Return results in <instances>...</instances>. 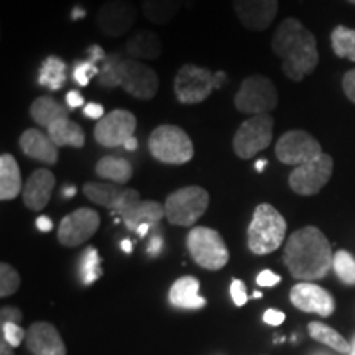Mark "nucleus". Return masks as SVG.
Listing matches in <instances>:
<instances>
[{"label":"nucleus","mask_w":355,"mask_h":355,"mask_svg":"<svg viewBox=\"0 0 355 355\" xmlns=\"http://www.w3.org/2000/svg\"><path fill=\"white\" fill-rule=\"evenodd\" d=\"M101 217L94 209L79 207L60 222L58 241L64 247H78L87 242L99 230Z\"/></svg>","instance_id":"15"},{"label":"nucleus","mask_w":355,"mask_h":355,"mask_svg":"<svg viewBox=\"0 0 355 355\" xmlns=\"http://www.w3.org/2000/svg\"><path fill=\"white\" fill-rule=\"evenodd\" d=\"M290 300L295 308L304 313H314L319 316H331L336 309L334 298L329 291L311 282H301L291 288Z\"/></svg>","instance_id":"18"},{"label":"nucleus","mask_w":355,"mask_h":355,"mask_svg":"<svg viewBox=\"0 0 355 355\" xmlns=\"http://www.w3.org/2000/svg\"><path fill=\"white\" fill-rule=\"evenodd\" d=\"M209 193L201 186H186L173 191L165 201V217L171 225L191 227L206 214Z\"/></svg>","instance_id":"6"},{"label":"nucleus","mask_w":355,"mask_h":355,"mask_svg":"<svg viewBox=\"0 0 355 355\" xmlns=\"http://www.w3.org/2000/svg\"><path fill=\"white\" fill-rule=\"evenodd\" d=\"M97 78L102 87H122L132 97L140 101L153 99L159 87V79L155 69L130 56L125 58L121 53L109 55L102 61Z\"/></svg>","instance_id":"3"},{"label":"nucleus","mask_w":355,"mask_h":355,"mask_svg":"<svg viewBox=\"0 0 355 355\" xmlns=\"http://www.w3.org/2000/svg\"><path fill=\"white\" fill-rule=\"evenodd\" d=\"M21 171L15 157L3 153L0 157V199L12 201L21 193Z\"/></svg>","instance_id":"25"},{"label":"nucleus","mask_w":355,"mask_h":355,"mask_svg":"<svg viewBox=\"0 0 355 355\" xmlns=\"http://www.w3.org/2000/svg\"><path fill=\"white\" fill-rule=\"evenodd\" d=\"M275 121L270 114L252 115L235 132L232 146L239 158L250 159L268 148L273 140Z\"/></svg>","instance_id":"9"},{"label":"nucleus","mask_w":355,"mask_h":355,"mask_svg":"<svg viewBox=\"0 0 355 355\" xmlns=\"http://www.w3.org/2000/svg\"><path fill=\"white\" fill-rule=\"evenodd\" d=\"M137 20V8L128 0H109L96 15V25L105 37L119 38L130 32Z\"/></svg>","instance_id":"16"},{"label":"nucleus","mask_w":355,"mask_h":355,"mask_svg":"<svg viewBox=\"0 0 355 355\" xmlns=\"http://www.w3.org/2000/svg\"><path fill=\"white\" fill-rule=\"evenodd\" d=\"M19 145L28 158L37 159L44 165H55L58 162V146L53 144V140L48 137V133H43L38 128H28L21 133Z\"/></svg>","instance_id":"21"},{"label":"nucleus","mask_w":355,"mask_h":355,"mask_svg":"<svg viewBox=\"0 0 355 355\" xmlns=\"http://www.w3.org/2000/svg\"><path fill=\"white\" fill-rule=\"evenodd\" d=\"M152 157L165 165H184L194 157L193 140L178 125H159L148 139Z\"/></svg>","instance_id":"5"},{"label":"nucleus","mask_w":355,"mask_h":355,"mask_svg":"<svg viewBox=\"0 0 355 355\" xmlns=\"http://www.w3.org/2000/svg\"><path fill=\"white\" fill-rule=\"evenodd\" d=\"M234 104L242 114H270L278 105V91L268 78L252 74L242 81L234 97Z\"/></svg>","instance_id":"7"},{"label":"nucleus","mask_w":355,"mask_h":355,"mask_svg":"<svg viewBox=\"0 0 355 355\" xmlns=\"http://www.w3.org/2000/svg\"><path fill=\"white\" fill-rule=\"evenodd\" d=\"M84 194L89 201L97 206L112 211V214L121 216L132 204L140 201V193L137 189L125 188L115 183H102V181H89L84 184Z\"/></svg>","instance_id":"14"},{"label":"nucleus","mask_w":355,"mask_h":355,"mask_svg":"<svg viewBox=\"0 0 355 355\" xmlns=\"http://www.w3.org/2000/svg\"><path fill=\"white\" fill-rule=\"evenodd\" d=\"M162 248H163V239L159 237V235H153L152 241L148 242V248H146V252H148V255L157 257L159 255V252H162Z\"/></svg>","instance_id":"45"},{"label":"nucleus","mask_w":355,"mask_h":355,"mask_svg":"<svg viewBox=\"0 0 355 355\" xmlns=\"http://www.w3.org/2000/svg\"><path fill=\"white\" fill-rule=\"evenodd\" d=\"M227 81V74L224 73V71H219V73H214V86L216 89L222 87V84Z\"/></svg>","instance_id":"47"},{"label":"nucleus","mask_w":355,"mask_h":355,"mask_svg":"<svg viewBox=\"0 0 355 355\" xmlns=\"http://www.w3.org/2000/svg\"><path fill=\"white\" fill-rule=\"evenodd\" d=\"M56 178L46 168H38L30 175L21 191L25 206L30 211H42L50 202L51 193L55 189Z\"/></svg>","instance_id":"19"},{"label":"nucleus","mask_w":355,"mask_h":355,"mask_svg":"<svg viewBox=\"0 0 355 355\" xmlns=\"http://www.w3.org/2000/svg\"><path fill=\"white\" fill-rule=\"evenodd\" d=\"M214 73L196 64L181 66L175 78V94L181 104H199L214 91Z\"/></svg>","instance_id":"11"},{"label":"nucleus","mask_w":355,"mask_h":355,"mask_svg":"<svg viewBox=\"0 0 355 355\" xmlns=\"http://www.w3.org/2000/svg\"><path fill=\"white\" fill-rule=\"evenodd\" d=\"M286 235V220L272 204L255 207L247 229V245L252 254L268 255L282 247Z\"/></svg>","instance_id":"4"},{"label":"nucleus","mask_w":355,"mask_h":355,"mask_svg":"<svg viewBox=\"0 0 355 355\" xmlns=\"http://www.w3.org/2000/svg\"><path fill=\"white\" fill-rule=\"evenodd\" d=\"M123 148L127 150V152H135L137 148H139V140L135 139V137H132V139H128L125 141V145H123Z\"/></svg>","instance_id":"49"},{"label":"nucleus","mask_w":355,"mask_h":355,"mask_svg":"<svg viewBox=\"0 0 355 355\" xmlns=\"http://www.w3.org/2000/svg\"><path fill=\"white\" fill-rule=\"evenodd\" d=\"M37 229L40 232H50L53 229V222L48 216H40L37 219Z\"/></svg>","instance_id":"46"},{"label":"nucleus","mask_w":355,"mask_h":355,"mask_svg":"<svg viewBox=\"0 0 355 355\" xmlns=\"http://www.w3.org/2000/svg\"><path fill=\"white\" fill-rule=\"evenodd\" d=\"M63 196L66 198V199H69V198H74L76 196V186H64L63 188Z\"/></svg>","instance_id":"50"},{"label":"nucleus","mask_w":355,"mask_h":355,"mask_svg":"<svg viewBox=\"0 0 355 355\" xmlns=\"http://www.w3.org/2000/svg\"><path fill=\"white\" fill-rule=\"evenodd\" d=\"M332 270L344 285L355 286V259L352 254L345 250L336 252L334 260H332Z\"/></svg>","instance_id":"35"},{"label":"nucleus","mask_w":355,"mask_h":355,"mask_svg":"<svg viewBox=\"0 0 355 355\" xmlns=\"http://www.w3.org/2000/svg\"><path fill=\"white\" fill-rule=\"evenodd\" d=\"M350 345H352V349H350V354H352V355H355V337H354V343H352V344H350Z\"/></svg>","instance_id":"55"},{"label":"nucleus","mask_w":355,"mask_h":355,"mask_svg":"<svg viewBox=\"0 0 355 355\" xmlns=\"http://www.w3.org/2000/svg\"><path fill=\"white\" fill-rule=\"evenodd\" d=\"M20 288V275L12 265H0V296L7 298Z\"/></svg>","instance_id":"36"},{"label":"nucleus","mask_w":355,"mask_h":355,"mask_svg":"<svg viewBox=\"0 0 355 355\" xmlns=\"http://www.w3.org/2000/svg\"><path fill=\"white\" fill-rule=\"evenodd\" d=\"M25 340L33 355H66V345L60 332L48 322L32 324Z\"/></svg>","instance_id":"20"},{"label":"nucleus","mask_w":355,"mask_h":355,"mask_svg":"<svg viewBox=\"0 0 355 355\" xmlns=\"http://www.w3.org/2000/svg\"><path fill=\"white\" fill-rule=\"evenodd\" d=\"M279 275H277V273H273L272 270H263V272H261L259 277H257V285L259 286H275V285H278L279 283Z\"/></svg>","instance_id":"40"},{"label":"nucleus","mask_w":355,"mask_h":355,"mask_svg":"<svg viewBox=\"0 0 355 355\" xmlns=\"http://www.w3.org/2000/svg\"><path fill=\"white\" fill-rule=\"evenodd\" d=\"M331 243L318 227L308 225L293 232L285 245L283 261L291 277L300 282H316L332 268Z\"/></svg>","instance_id":"1"},{"label":"nucleus","mask_w":355,"mask_h":355,"mask_svg":"<svg viewBox=\"0 0 355 355\" xmlns=\"http://www.w3.org/2000/svg\"><path fill=\"white\" fill-rule=\"evenodd\" d=\"M332 171H334V159L327 153H322L313 162L296 166L290 173L288 184L293 193L300 196H314L329 183Z\"/></svg>","instance_id":"10"},{"label":"nucleus","mask_w":355,"mask_h":355,"mask_svg":"<svg viewBox=\"0 0 355 355\" xmlns=\"http://www.w3.org/2000/svg\"><path fill=\"white\" fill-rule=\"evenodd\" d=\"M30 117L33 119L35 123H38L40 127L48 128L51 123H55L60 119L69 117L68 110H66L60 102L53 99V97L42 96L37 101H33V104L30 105Z\"/></svg>","instance_id":"28"},{"label":"nucleus","mask_w":355,"mask_h":355,"mask_svg":"<svg viewBox=\"0 0 355 355\" xmlns=\"http://www.w3.org/2000/svg\"><path fill=\"white\" fill-rule=\"evenodd\" d=\"M237 19L247 30L263 32L278 13V0H232Z\"/></svg>","instance_id":"17"},{"label":"nucleus","mask_w":355,"mask_h":355,"mask_svg":"<svg viewBox=\"0 0 355 355\" xmlns=\"http://www.w3.org/2000/svg\"><path fill=\"white\" fill-rule=\"evenodd\" d=\"M96 175L102 180H109V183L125 186L133 176V166L125 158L104 157L97 162Z\"/></svg>","instance_id":"27"},{"label":"nucleus","mask_w":355,"mask_h":355,"mask_svg":"<svg viewBox=\"0 0 355 355\" xmlns=\"http://www.w3.org/2000/svg\"><path fill=\"white\" fill-rule=\"evenodd\" d=\"M162 40L152 30H139L125 43V53L133 60H157L162 55Z\"/></svg>","instance_id":"24"},{"label":"nucleus","mask_w":355,"mask_h":355,"mask_svg":"<svg viewBox=\"0 0 355 355\" xmlns=\"http://www.w3.org/2000/svg\"><path fill=\"white\" fill-rule=\"evenodd\" d=\"M89 58L84 61H78L73 66V79L78 86L86 87L89 81H91L94 76H99L101 66L97 63H102V61L107 58L102 46L99 44H94V46L89 48Z\"/></svg>","instance_id":"30"},{"label":"nucleus","mask_w":355,"mask_h":355,"mask_svg":"<svg viewBox=\"0 0 355 355\" xmlns=\"http://www.w3.org/2000/svg\"><path fill=\"white\" fill-rule=\"evenodd\" d=\"M66 83V63L58 56H48L40 66L38 84L51 91H60Z\"/></svg>","instance_id":"31"},{"label":"nucleus","mask_w":355,"mask_h":355,"mask_svg":"<svg viewBox=\"0 0 355 355\" xmlns=\"http://www.w3.org/2000/svg\"><path fill=\"white\" fill-rule=\"evenodd\" d=\"M79 270H81V278L84 285H92V283L101 278V257L94 247H87L84 250Z\"/></svg>","instance_id":"34"},{"label":"nucleus","mask_w":355,"mask_h":355,"mask_svg":"<svg viewBox=\"0 0 355 355\" xmlns=\"http://www.w3.org/2000/svg\"><path fill=\"white\" fill-rule=\"evenodd\" d=\"M254 298H261V293L260 291H255L254 293Z\"/></svg>","instance_id":"56"},{"label":"nucleus","mask_w":355,"mask_h":355,"mask_svg":"<svg viewBox=\"0 0 355 355\" xmlns=\"http://www.w3.org/2000/svg\"><path fill=\"white\" fill-rule=\"evenodd\" d=\"M255 171H259V173H261L265 170V166H266V159H257V163H255Z\"/></svg>","instance_id":"54"},{"label":"nucleus","mask_w":355,"mask_h":355,"mask_svg":"<svg viewBox=\"0 0 355 355\" xmlns=\"http://www.w3.org/2000/svg\"><path fill=\"white\" fill-rule=\"evenodd\" d=\"M272 50L282 60L283 73L295 83L313 74L319 64L316 37L298 19H286L278 25Z\"/></svg>","instance_id":"2"},{"label":"nucleus","mask_w":355,"mask_h":355,"mask_svg":"<svg viewBox=\"0 0 355 355\" xmlns=\"http://www.w3.org/2000/svg\"><path fill=\"white\" fill-rule=\"evenodd\" d=\"M170 303L181 309H201L206 300L199 296V282L194 277H183L176 279L170 288Z\"/></svg>","instance_id":"23"},{"label":"nucleus","mask_w":355,"mask_h":355,"mask_svg":"<svg viewBox=\"0 0 355 355\" xmlns=\"http://www.w3.org/2000/svg\"><path fill=\"white\" fill-rule=\"evenodd\" d=\"M263 321L266 324H270V326H279V324H283V321H285V314H283L282 311L268 309L265 311Z\"/></svg>","instance_id":"42"},{"label":"nucleus","mask_w":355,"mask_h":355,"mask_svg":"<svg viewBox=\"0 0 355 355\" xmlns=\"http://www.w3.org/2000/svg\"><path fill=\"white\" fill-rule=\"evenodd\" d=\"M322 146L313 135L304 130L283 133L275 145V155L283 165L301 166L322 155Z\"/></svg>","instance_id":"12"},{"label":"nucleus","mask_w":355,"mask_h":355,"mask_svg":"<svg viewBox=\"0 0 355 355\" xmlns=\"http://www.w3.org/2000/svg\"><path fill=\"white\" fill-rule=\"evenodd\" d=\"M188 252L202 268L216 270L224 268L229 261V250L224 239L214 229L209 227H194L188 234Z\"/></svg>","instance_id":"8"},{"label":"nucleus","mask_w":355,"mask_h":355,"mask_svg":"<svg viewBox=\"0 0 355 355\" xmlns=\"http://www.w3.org/2000/svg\"><path fill=\"white\" fill-rule=\"evenodd\" d=\"M48 137L53 140L58 148L60 146H74V148H83L86 144V135H84L83 127L73 122L69 117L60 119L46 128Z\"/></svg>","instance_id":"26"},{"label":"nucleus","mask_w":355,"mask_h":355,"mask_svg":"<svg viewBox=\"0 0 355 355\" xmlns=\"http://www.w3.org/2000/svg\"><path fill=\"white\" fill-rule=\"evenodd\" d=\"M343 89H344L345 97L355 104V69H350L344 74Z\"/></svg>","instance_id":"39"},{"label":"nucleus","mask_w":355,"mask_h":355,"mask_svg":"<svg viewBox=\"0 0 355 355\" xmlns=\"http://www.w3.org/2000/svg\"><path fill=\"white\" fill-rule=\"evenodd\" d=\"M308 331H309V336L313 337L314 340L329 345L331 349L337 350V352L347 354L350 352V349H352V345H350L347 340L339 334V332L334 331L329 326H326V324L311 322L308 326Z\"/></svg>","instance_id":"32"},{"label":"nucleus","mask_w":355,"mask_h":355,"mask_svg":"<svg viewBox=\"0 0 355 355\" xmlns=\"http://www.w3.org/2000/svg\"><path fill=\"white\" fill-rule=\"evenodd\" d=\"M83 114L86 115L87 119H92V121L97 122L105 115L104 107H102L101 104H96V102H89V104H86V107L83 109Z\"/></svg>","instance_id":"41"},{"label":"nucleus","mask_w":355,"mask_h":355,"mask_svg":"<svg viewBox=\"0 0 355 355\" xmlns=\"http://www.w3.org/2000/svg\"><path fill=\"white\" fill-rule=\"evenodd\" d=\"M150 227H152V225L150 224H144V225H140L139 229H137V234L140 235V237H145L146 234H148V230H150Z\"/></svg>","instance_id":"52"},{"label":"nucleus","mask_w":355,"mask_h":355,"mask_svg":"<svg viewBox=\"0 0 355 355\" xmlns=\"http://www.w3.org/2000/svg\"><path fill=\"white\" fill-rule=\"evenodd\" d=\"M230 296H232L235 306H243L247 303V291H245V285L241 279H234L230 283Z\"/></svg>","instance_id":"38"},{"label":"nucleus","mask_w":355,"mask_h":355,"mask_svg":"<svg viewBox=\"0 0 355 355\" xmlns=\"http://www.w3.org/2000/svg\"><path fill=\"white\" fill-rule=\"evenodd\" d=\"M66 102H68V107L69 109H78L84 105V97L81 96V92L79 91H69L68 94H66Z\"/></svg>","instance_id":"44"},{"label":"nucleus","mask_w":355,"mask_h":355,"mask_svg":"<svg viewBox=\"0 0 355 355\" xmlns=\"http://www.w3.org/2000/svg\"><path fill=\"white\" fill-rule=\"evenodd\" d=\"M184 0H141V12L152 24L166 25L175 19Z\"/></svg>","instance_id":"29"},{"label":"nucleus","mask_w":355,"mask_h":355,"mask_svg":"<svg viewBox=\"0 0 355 355\" xmlns=\"http://www.w3.org/2000/svg\"><path fill=\"white\" fill-rule=\"evenodd\" d=\"M2 332H3V340L10 345V347H19L21 340L26 339V334L24 329L15 322H2Z\"/></svg>","instance_id":"37"},{"label":"nucleus","mask_w":355,"mask_h":355,"mask_svg":"<svg viewBox=\"0 0 355 355\" xmlns=\"http://www.w3.org/2000/svg\"><path fill=\"white\" fill-rule=\"evenodd\" d=\"M137 130V119L130 110L115 109L112 112L105 114L104 117L97 122L94 128V139L99 145L105 148H115V146H123L125 141Z\"/></svg>","instance_id":"13"},{"label":"nucleus","mask_w":355,"mask_h":355,"mask_svg":"<svg viewBox=\"0 0 355 355\" xmlns=\"http://www.w3.org/2000/svg\"><path fill=\"white\" fill-rule=\"evenodd\" d=\"M121 247H122V250L125 252V254H132V242L128 241V239H125V241H122Z\"/></svg>","instance_id":"53"},{"label":"nucleus","mask_w":355,"mask_h":355,"mask_svg":"<svg viewBox=\"0 0 355 355\" xmlns=\"http://www.w3.org/2000/svg\"><path fill=\"white\" fill-rule=\"evenodd\" d=\"M84 17H86V10H84L83 7H74L73 8V12H71V19H73L74 21H78V20H81V19H84Z\"/></svg>","instance_id":"48"},{"label":"nucleus","mask_w":355,"mask_h":355,"mask_svg":"<svg viewBox=\"0 0 355 355\" xmlns=\"http://www.w3.org/2000/svg\"><path fill=\"white\" fill-rule=\"evenodd\" d=\"M125 222L127 229L137 232V229L144 224L155 225L165 217V204H159L157 201H140L132 204L128 209L121 214Z\"/></svg>","instance_id":"22"},{"label":"nucleus","mask_w":355,"mask_h":355,"mask_svg":"<svg viewBox=\"0 0 355 355\" xmlns=\"http://www.w3.org/2000/svg\"><path fill=\"white\" fill-rule=\"evenodd\" d=\"M21 321V313L17 308H3L2 309V322H15Z\"/></svg>","instance_id":"43"},{"label":"nucleus","mask_w":355,"mask_h":355,"mask_svg":"<svg viewBox=\"0 0 355 355\" xmlns=\"http://www.w3.org/2000/svg\"><path fill=\"white\" fill-rule=\"evenodd\" d=\"M331 44L337 58H347L355 63V30L337 25L331 33Z\"/></svg>","instance_id":"33"},{"label":"nucleus","mask_w":355,"mask_h":355,"mask_svg":"<svg viewBox=\"0 0 355 355\" xmlns=\"http://www.w3.org/2000/svg\"><path fill=\"white\" fill-rule=\"evenodd\" d=\"M349 3H352V6H355V0H347Z\"/></svg>","instance_id":"57"},{"label":"nucleus","mask_w":355,"mask_h":355,"mask_svg":"<svg viewBox=\"0 0 355 355\" xmlns=\"http://www.w3.org/2000/svg\"><path fill=\"white\" fill-rule=\"evenodd\" d=\"M0 355H13L12 347L6 343V340H2V344H0Z\"/></svg>","instance_id":"51"}]
</instances>
